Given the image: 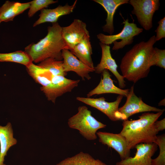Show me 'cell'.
I'll return each mask as SVG.
<instances>
[{
    "label": "cell",
    "mask_w": 165,
    "mask_h": 165,
    "mask_svg": "<svg viewBox=\"0 0 165 165\" xmlns=\"http://www.w3.org/2000/svg\"><path fill=\"white\" fill-rule=\"evenodd\" d=\"M58 1L53 0H34L30 2V6L28 13L29 17L33 16L38 11L47 7L49 5L56 3Z\"/></svg>",
    "instance_id": "26"
},
{
    "label": "cell",
    "mask_w": 165,
    "mask_h": 165,
    "mask_svg": "<svg viewBox=\"0 0 165 165\" xmlns=\"http://www.w3.org/2000/svg\"><path fill=\"white\" fill-rule=\"evenodd\" d=\"M101 73L102 77L99 84L87 94V97H90L95 95L106 93L117 94L127 97L130 89L123 90L116 86L111 78L108 70L105 69Z\"/></svg>",
    "instance_id": "15"
},
{
    "label": "cell",
    "mask_w": 165,
    "mask_h": 165,
    "mask_svg": "<svg viewBox=\"0 0 165 165\" xmlns=\"http://www.w3.org/2000/svg\"><path fill=\"white\" fill-rule=\"evenodd\" d=\"M77 1H75L72 5L66 4L63 6L59 5L54 9H42L40 10L39 18L34 23L33 27L46 22L52 23L57 22L60 17L70 14L73 12L75 7Z\"/></svg>",
    "instance_id": "16"
},
{
    "label": "cell",
    "mask_w": 165,
    "mask_h": 165,
    "mask_svg": "<svg viewBox=\"0 0 165 165\" xmlns=\"http://www.w3.org/2000/svg\"><path fill=\"white\" fill-rule=\"evenodd\" d=\"M158 146L155 143L138 144L135 147L137 151L134 157L121 160L116 165H151L152 158L157 150Z\"/></svg>",
    "instance_id": "10"
},
{
    "label": "cell",
    "mask_w": 165,
    "mask_h": 165,
    "mask_svg": "<svg viewBox=\"0 0 165 165\" xmlns=\"http://www.w3.org/2000/svg\"><path fill=\"white\" fill-rule=\"evenodd\" d=\"M11 124L8 122L5 126L0 125V165L4 163L5 156L9 148L16 144L17 141L13 136Z\"/></svg>",
    "instance_id": "20"
},
{
    "label": "cell",
    "mask_w": 165,
    "mask_h": 165,
    "mask_svg": "<svg viewBox=\"0 0 165 165\" xmlns=\"http://www.w3.org/2000/svg\"><path fill=\"white\" fill-rule=\"evenodd\" d=\"M90 40V35H89L69 50L82 63L90 68L94 69L91 57L93 53Z\"/></svg>",
    "instance_id": "19"
},
{
    "label": "cell",
    "mask_w": 165,
    "mask_h": 165,
    "mask_svg": "<svg viewBox=\"0 0 165 165\" xmlns=\"http://www.w3.org/2000/svg\"><path fill=\"white\" fill-rule=\"evenodd\" d=\"M154 126L157 131L159 132L165 129V119H163L160 121H156L154 123Z\"/></svg>",
    "instance_id": "29"
},
{
    "label": "cell",
    "mask_w": 165,
    "mask_h": 165,
    "mask_svg": "<svg viewBox=\"0 0 165 165\" xmlns=\"http://www.w3.org/2000/svg\"><path fill=\"white\" fill-rule=\"evenodd\" d=\"M101 5L107 13L106 24L102 27L103 31L112 35L114 32L113 17L116 10L120 5L129 3V0H93Z\"/></svg>",
    "instance_id": "17"
},
{
    "label": "cell",
    "mask_w": 165,
    "mask_h": 165,
    "mask_svg": "<svg viewBox=\"0 0 165 165\" xmlns=\"http://www.w3.org/2000/svg\"><path fill=\"white\" fill-rule=\"evenodd\" d=\"M126 97L127 100L124 105L119 108L115 113L117 120H127L131 116L138 113L152 111L157 112L164 111V109L152 106L144 103L141 97H138L135 94L134 86H131Z\"/></svg>",
    "instance_id": "6"
},
{
    "label": "cell",
    "mask_w": 165,
    "mask_h": 165,
    "mask_svg": "<svg viewBox=\"0 0 165 165\" xmlns=\"http://www.w3.org/2000/svg\"><path fill=\"white\" fill-rule=\"evenodd\" d=\"M63 61L49 58L40 62L39 67L47 70L53 76L62 75L65 76L67 73L64 70Z\"/></svg>",
    "instance_id": "24"
},
{
    "label": "cell",
    "mask_w": 165,
    "mask_h": 165,
    "mask_svg": "<svg viewBox=\"0 0 165 165\" xmlns=\"http://www.w3.org/2000/svg\"><path fill=\"white\" fill-rule=\"evenodd\" d=\"M10 62L20 64L26 67L33 62L25 51H17L8 53H0V62Z\"/></svg>",
    "instance_id": "23"
},
{
    "label": "cell",
    "mask_w": 165,
    "mask_h": 165,
    "mask_svg": "<svg viewBox=\"0 0 165 165\" xmlns=\"http://www.w3.org/2000/svg\"><path fill=\"white\" fill-rule=\"evenodd\" d=\"M99 44L101 49V59L100 62L94 67V72L100 74L105 69L110 71L117 79L119 88H124L126 86L124 78L117 71L118 66L112 56L110 46L101 42Z\"/></svg>",
    "instance_id": "13"
},
{
    "label": "cell",
    "mask_w": 165,
    "mask_h": 165,
    "mask_svg": "<svg viewBox=\"0 0 165 165\" xmlns=\"http://www.w3.org/2000/svg\"><path fill=\"white\" fill-rule=\"evenodd\" d=\"M165 99L160 101L158 104V106H165Z\"/></svg>",
    "instance_id": "31"
},
{
    "label": "cell",
    "mask_w": 165,
    "mask_h": 165,
    "mask_svg": "<svg viewBox=\"0 0 165 165\" xmlns=\"http://www.w3.org/2000/svg\"><path fill=\"white\" fill-rule=\"evenodd\" d=\"M62 27L58 22L53 23L47 28V33L37 43H32L24 49L33 62L40 63L46 59L52 58L62 61V50L67 49L62 37Z\"/></svg>",
    "instance_id": "3"
},
{
    "label": "cell",
    "mask_w": 165,
    "mask_h": 165,
    "mask_svg": "<svg viewBox=\"0 0 165 165\" xmlns=\"http://www.w3.org/2000/svg\"><path fill=\"white\" fill-rule=\"evenodd\" d=\"M68 124L70 128L78 130L80 134L88 140L96 139L97 130L106 126L95 118L92 115L91 111L85 106L78 108L77 113L68 119Z\"/></svg>",
    "instance_id": "4"
},
{
    "label": "cell",
    "mask_w": 165,
    "mask_h": 165,
    "mask_svg": "<svg viewBox=\"0 0 165 165\" xmlns=\"http://www.w3.org/2000/svg\"><path fill=\"white\" fill-rule=\"evenodd\" d=\"M26 67L29 75L36 82L41 85V90L49 86L53 75L47 70L34 64L33 62Z\"/></svg>",
    "instance_id": "21"
},
{
    "label": "cell",
    "mask_w": 165,
    "mask_h": 165,
    "mask_svg": "<svg viewBox=\"0 0 165 165\" xmlns=\"http://www.w3.org/2000/svg\"><path fill=\"white\" fill-rule=\"evenodd\" d=\"M62 37L68 49L70 50L90 35L86 24L79 19H75L69 25L62 27Z\"/></svg>",
    "instance_id": "9"
},
{
    "label": "cell",
    "mask_w": 165,
    "mask_h": 165,
    "mask_svg": "<svg viewBox=\"0 0 165 165\" xmlns=\"http://www.w3.org/2000/svg\"><path fill=\"white\" fill-rule=\"evenodd\" d=\"M63 66L64 72L73 71L80 76L82 80H90L91 77L90 73L94 72L91 68L79 61L67 49L62 50Z\"/></svg>",
    "instance_id": "14"
},
{
    "label": "cell",
    "mask_w": 165,
    "mask_h": 165,
    "mask_svg": "<svg viewBox=\"0 0 165 165\" xmlns=\"http://www.w3.org/2000/svg\"><path fill=\"white\" fill-rule=\"evenodd\" d=\"M96 161L89 154L81 152L64 159L56 165H95Z\"/></svg>",
    "instance_id": "22"
},
{
    "label": "cell",
    "mask_w": 165,
    "mask_h": 165,
    "mask_svg": "<svg viewBox=\"0 0 165 165\" xmlns=\"http://www.w3.org/2000/svg\"><path fill=\"white\" fill-rule=\"evenodd\" d=\"M80 80H72L62 75L52 76L49 86L41 90L48 101L55 103L56 99L64 94L71 92L78 86Z\"/></svg>",
    "instance_id": "8"
},
{
    "label": "cell",
    "mask_w": 165,
    "mask_h": 165,
    "mask_svg": "<svg viewBox=\"0 0 165 165\" xmlns=\"http://www.w3.org/2000/svg\"><path fill=\"white\" fill-rule=\"evenodd\" d=\"M96 160V163L95 165H107L98 159Z\"/></svg>",
    "instance_id": "30"
},
{
    "label": "cell",
    "mask_w": 165,
    "mask_h": 165,
    "mask_svg": "<svg viewBox=\"0 0 165 165\" xmlns=\"http://www.w3.org/2000/svg\"><path fill=\"white\" fill-rule=\"evenodd\" d=\"M30 2L20 3L6 1L0 7V20L7 22L13 20L14 17L29 8Z\"/></svg>",
    "instance_id": "18"
},
{
    "label": "cell",
    "mask_w": 165,
    "mask_h": 165,
    "mask_svg": "<svg viewBox=\"0 0 165 165\" xmlns=\"http://www.w3.org/2000/svg\"><path fill=\"white\" fill-rule=\"evenodd\" d=\"M123 23L124 25L123 29L116 34L106 35L102 33L97 34V36L100 42L108 45L113 43L112 50H117L132 44L134 37L143 31V28H138L134 22H129L128 19L124 20Z\"/></svg>",
    "instance_id": "5"
},
{
    "label": "cell",
    "mask_w": 165,
    "mask_h": 165,
    "mask_svg": "<svg viewBox=\"0 0 165 165\" xmlns=\"http://www.w3.org/2000/svg\"><path fill=\"white\" fill-rule=\"evenodd\" d=\"M160 148L159 154L157 157L152 159L151 165H165V135L157 136L155 142Z\"/></svg>",
    "instance_id": "25"
},
{
    "label": "cell",
    "mask_w": 165,
    "mask_h": 165,
    "mask_svg": "<svg viewBox=\"0 0 165 165\" xmlns=\"http://www.w3.org/2000/svg\"><path fill=\"white\" fill-rule=\"evenodd\" d=\"M123 97L122 95H119L116 101L112 102L106 101L104 97L94 98L78 97L76 99L97 109L106 115L110 119L116 121L117 120L115 116V113L118 111Z\"/></svg>",
    "instance_id": "11"
},
{
    "label": "cell",
    "mask_w": 165,
    "mask_h": 165,
    "mask_svg": "<svg viewBox=\"0 0 165 165\" xmlns=\"http://www.w3.org/2000/svg\"><path fill=\"white\" fill-rule=\"evenodd\" d=\"M129 3L133 7L131 11L138 21L146 31L152 27V18L155 12L159 9V0H130Z\"/></svg>",
    "instance_id": "7"
},
{
    "label": "cell",
    "mask_w": 165,
    "mask_h": 165,
    "mask_svg": "<svg viewBox=\"0 0 165 165\" xmlns=\"http://www.w3.org/2000/svg\"><path fill=\"white\" fill-rule=\"evenodd\" d=\"M1 22H2L0 20V23H1Z\"/></svg>",
    "instance_id": "32"
},
{
    "label": "cell",
    "mask_w": 165,
    "mask_h": 165,
    "mask_svg": "<svg viewBox=\"0 0 165 165\" xmlns=\"http://www.w3.org/2000/svg\"><path fill=\"white\" fill-rule=\"evenodd\" d=\"M163 112H145L138 119L123 121L120 134L125 138L129 149L141 143H155L159 132L155 128L154 123Z\"/></svg>",
    "instance_id": "2"
},
{
    "label": "cell",
    "mask_w": 165,
    "mask_h": 165,
    "mask_svg": "<svg viewBox=\"0 0 165 165\" xmlns=\"http://www.w3.org/2000/svg\"><path fill=\"white\" fill-rule=\"evenodd\" d=\"M156 41L155 35L147 42L142 41L134 45L122 58L120 68L124 79L136 82L148 75L151 67L150 62Z\"/></svg>",
    "instance_id": "1"
},
{
    "label": "cell",
    "mask_w": 165,
    "mask_h": 165,
    "mask_svg": "<svg viewBox=\"0 0 165 165\" xmlns=\"http://www.w3.org/2000/svg\"><path fill=\"white\" fill-rule=\"evenodd\" d=\"M158 24V26L155 31L156 33L155 39L156 41L165 38V17L161 19Z\"/></svg>",
    "instance_id": "28"
},
{
    "label": "cell",
    "mask_w": 165,
    "mask_h": 165,
    "mask_svg": "<svg viewBox=\"0 0 165 165\" xmlns=\"http://www.w3.org/2000/svg\"><path fill=\"white\" fill-rule=\"evenodd\" d=\"M99 141L115 150L119 154L121 160L130 156V150L127 147L125 138L119 134L99 131L96 133Z\"/></svg>",
    "instance_id": "12"
},
{
    "label": "cell",
    "mask_w": 165,
    "mask_h": 165,
    "mask_svg": "<svg viewBox=\"0 0 165 165\" xmlns=\"http://www.w3.org/2000/svg\"><path fill=\"white\" fill-rule=\"evenodd\" d=\"M150 65L156 66L165 68V50L154 48L150 62Z\"/></svg>",
    "instance_id": "27"
}]
</instances>
